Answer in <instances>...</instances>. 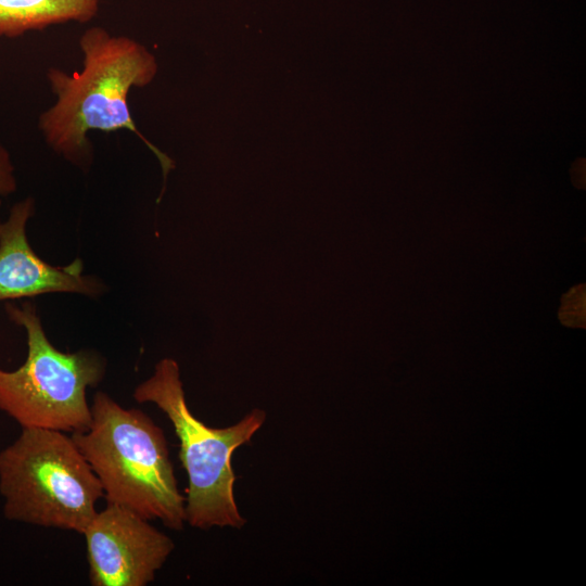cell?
I'll list each match as a JSON object with an SVG mask.
<instances>
[{
	"label": "cell",
	"mask_w": 586,
	"mask_h": 586,
	"mask_svg": "<svg viewBox=\"0 0 586 586\" xmlns=\"http://www.w3.org/2000/svg\"><path fill=\"white\" fill-rule=\"evenodd\" d=\"M82 68L67 74L50 67L47 78L54 103L43 111L38 128L47 145L82 169L93 160L89 131L129 130L157 157L163 173L162 199L174 161L137 128L128 105L132 88L148 86L156 75L155 56L140 42L115 36L100 26L88 28L79 39Z\"/></svg>",
	"instance_id": "cell-1"
},
{
	"label": "cell",
	"mask_w": 586,
	"mask_h": 586,
	"mask_svg": "<svg viewBox=\"0 0 586 586\" xmlns=\"http://www.w3.org/2000/svg\"><path fill=\"white\" fill-rule=\"evenodd\" d=\"M90 410L89 428L71 436L99 479L106 502L181 531L186 498L163 430L145 412L124 408L104 392L94 394Z\"/></svg>",
	"instance_id": "cell-2"
},
{
	"label": "cell",
	"mask_w": 586,
	"mask_h": 586,
	"mask_svg": "<svg viewBox=\"0 0 586 586\" xmlns=\"http://www.w3.org/2000/svg\"><path fill=\"white\" fill-rule=\"evenodd\" d=\"M137 403L155 404L169 419L179 440V459L188 475L186 522L200 530L241 528L246 520L234 499V450L247 444L266 420L255 408L233 425L211 428L189 409L179 365L164 358L154 373L133 391Z\"/></svg>",
	"instance_id": "cell-3"
},
{
	"label": "cell",
	"mask_w": 586,
	"mask_h": 586,
	"mask_svg": "<svg viewBox=\"0 0 586 586\" xmlns=\"http://www.w3.org/2000/svg\"><path fill=\"white\" fill-rule=\"evenodd\" d=\"M0 494L8 520L82 534L103 489L72 436L23 428L0 451Z\"/></svg>",
	"instance_id": "cell-4"
},
{
	"label": "cell",
	"mask_w": 586,
	"mask_h": 586,
	"mask_svg": "<svg viewBox=\"0 0 586 586\" xmlns=\"http://www.w3.org/2000/svg\"><path fill=\"white\" fill-rule=\"evenodd\" d=\"M5 310L26 331L27 356L15 370L0 368V410L22 429L86 431L91 422L86 392L104 378V358L92 349L59 351L30 302L7 303Z\"/></svg>",
	"instance_id": "cell-5"
},
{
	"label": "cell",
	"mask_w": 586,
	"mask_h": 586,
	"mask_svg": "<svg viewBox=\"0 0 586 586\" xmlns=\"http://www.w3.org/2000/svg\"><path fill=\"white\" fill-rule=\"evenodd\" d=\"M82 535L92 586H145L175 548L170 537L149 520L109 504Z\"/></svg>",
	"instance_id": "cell-6"
},
{
	"label": "cell",
	"mask_w": 586,
	"mask_h": 586,
	"mask_svg": "<svg viewBox=\"0 0 586 586\" xmlns=\"http://www.w3.org/2000/svg\"><path fill=\"white\" fill-rule=\"evenodd\" d=\"M35 213L34 199L15 203L5 221L0 222V302L29 298L48 293H76L98 297L104 283L84 272L76 258L65 266L44 262L30 246L26 226Z\"/></svg>",
	"instance_id": "cell-7"
},
{
	"label": "cell",
	"mask_w": 586,
	"mask_h": 586,
	"mask_svg": "<svg viewBox=\"0 0 586 586\" xmlns=\"http://www.w3.org/2000/svg\"><path fill=\"white\" fill-rule=\"evenodd\" d=\"M99 0H0V37L69 22L88 23L99 12Z\"/></svg>",
	"instance_id": "cell-8"
},
{
	"label": "cell",
	"mask_w": 586,
	"mask_h": 586,
	"mask_svg": "<svg viewBox=\"0 0 586 586\" xmlns=\"http://www.w3.org/2000/svg\"><path fill=\"white\" fill-rule=\"evenodd\" d=\"M16 189L15 169L10 153L0 144V203Z\"/></svg>",
	"instance_id": "cell-9"
}]
</instances>
